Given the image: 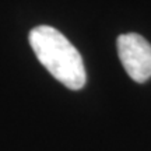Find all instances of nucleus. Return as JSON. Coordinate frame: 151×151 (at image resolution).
<instances>
[{"instance_id": "f257e3e1", "label": "nucleus", "mask_w": 151, "mask_h": 151, "mask_svg": "<svg viewBox=\"0 0 151 151\" xmlns=\"http://www.w3.org/2000/svg\"><path fill=\"white\" fill-rule=\"evenodd\" d=\"M28 39L37 59L56 80L74 91L86 86L87 74L81 55L60 31L39 25L31 29Z\"/></svg>"}, {"instance_id": "f03ea898", "label": "nucleus", "mask_w": 151, "mask_h": 151, "mask_svg": "<svg viewBox=\"0 0 151 151\" xmlns=\"http://www.w3.org/2000/svg\"><path fill=\"white\" fill-rule=\"evenodd\" d=\"M118 53L130 78L136 83L151 78V45L141 35L122 34L118 38Z\"/></svg>"}]
</instances>
